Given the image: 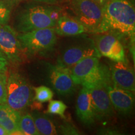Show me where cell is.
<instances>
[{
  "label": "cell",
  "mask_w": 135,
  "mask_h": 135,
  "mask_svg": "<svg viewBox=\"0 0 135 135\" xmlns=\"http://www.w3.org/2000/svg\"><path fill=\"white\" fill-rule=\"evenodd\" d=\"M74 18L86 28L88 33L97 34L100 27L103 7L94 0H70Z\"/></svg>",
  "instance_id": "cell-6"
},
{
  "label": "cell",
  "mask_w": 135,
  "mask_h": 135,
  "mask_svg": "<svg viewBox=\"0 0 135 135\" xmlns=\"http://www.w3.org/2000/svg\"><path fill=\"white\" fill-rule=\"evenodd\" d=\"M21 114L7 103L0 104V126L9 134H23L19 129Z\"/></svg>",
  "instance_id": "cell-16"
},
{
  "label": "cell",
  "mask_w": 135,
  "mask_h": 135,
  "mask_svg": "<svg viewBox=\"0 0 135 135\" xmlns=\"http://www.w3.org/2000/svg\"><path fill=\"white\" fill-rule=\"evenodd\" d=\"M130 1L133 3V4H134V1H135V0H130Z\"/></svg>",
  "instance_id": "cell-30"
},
{
  "label": "cell",
  "mask_w": 135,
  "mask_h": 135,
  "mask_svg": "<svg viewBox=\"0 0 135 135\" xmlns=\"http://www.w3.org/2000/svg\"><path fill=\"white\" fill-rule=\"evenodd\" d=\"M1 1L6 3V4H9V6H12L13 8L15 6H16V5L18 4V3L21 2L22 0H1Z\"/></svg>",
  "instance_id": "cell-27"
},
{
  "label": "cell",
  "mask_w": 135,
  "mask_h": 135,
  "mask_svg": "<svg viewBox=\"0 0 135 135\" xmlns=\"http://www.w3.org/2000/svg\"><path fill=\"white\" fill-rule=\"evenodd\" d=\"M25 53L31 55L46 53L53 50L57 41L56 33L52 28H46L18 34Z\"/></svg>",
  "instance_id": "cell-5"
},
{
  "label": "cell",
  "mask_w": 135,
  "mask_h": 135,
  "mask_svg": "<svg viewBox=\"0 0 135 135\" xmlns=\"http://www.w3.org/2000/svg\"><path fill=\"white\" fill-rule=\"evenodd\" d=\"M31 115L40 134L54 135L58 134V131L53 121L46 114L36 111L32 113Z\"/></svg>",
  "instance_id": "cell-17"
},
{
  "label": "cell",
  "mask_w": 135,
  "mask_h": 135,
  "mask_svg": "<svg viewBox=\"0 0 135 135\" xmlns=\"http://www.w3.org/2000/svg\"><path fill=\"white\" fill-rule=\"evenodd\" d=\"M94 1H96V2L98 3L99 5H101V6H103V7L108 0H94Z\"/></svg>",
  "instance_id": "cell-28"
},
{
  "label": "cell",
  "mask_w": 135,
  "mask_h": 135,
  "mask_svg": "<svg viewBox=\"0 0 135 135\" xmlns=\"http://www.w3.org/2000/svg\"><path fill=\"white\" fill-rule=\"evenodd\" d=\"M54 29L56 35L63 36H77L88 33L86 28L76 18L65 15L59 17Z\"/></svg>",
  "instance_id": "cell-15"
},
{
  "label": "cell",
  "mask_w": 135,
  "mask_h": 135,
  "mask_svg": "<svg viewBox=\"0 0 135 135\" xmlns=\"http://www.w3.org/2000/svg\"><path fill=\"white\" fill-rule=\"evenodd\" d=\"M48 76L51 84L58 94L68 96L75 92L76 84L71 76L70 68L48 64Z\"/></svg>",
  "instance_id": "cell-11"
},
{
  "label": "cell",
  "mask_w": 135,
  "mask_h": 135,
  "mask_svg": "<svg viewBox=\"0 0 135 135\" xmlns=\"http://www.w3.org/2000/svg\"><path fill=\"white\" fill-rule=\"evenodd\" d=\"M76 113L80 121L87 126L91 125L96 119L89 89L83 87L78 94L76 104Z\"/></svg>",
  "instance_id": "cell-14"
},
{
  "label": "cell",
  "mask_w": 135,
  "mask_h": 135,
  "mask_svg": "<svg viewBox=\"0 0 135 135\" xmlns=\"http://www.w3.org/2000/svg\"><path fill=\"white\" fill-rule=\"evenodd\" d=\"M35 92L33 99L39 103H45L50 101L53 97L52 90L45 86H41L33 88Z\"/></svg>",
  "instance_id": "cell-19"
},
{
  "label": "cell",
  "mask_w": 135,
  "mask_h": 135,
  "mask_svg": "<svg viewBox=\"0 0 135 135\" xmlns=\"http://www.w3.org/2000/svg\"><path fill=\"white\" fill-rule=\"evenodd\" d=\"M60 132L63 134H80V131L71 123L65 122L60 127Z\"/></svg>",
  "instance_id": "cell-23"
},
{
  "label": "cell",
  "mask_w": 135,
  "mask_h": 135,
  "mask_svg": "<svg viewBox=\"0 0 135 135\" xmlns=\"http://www.w3.org/2000/svg\"><path fill=\"white\" fill-rule=\"evenodd\" d=\"M9 134L3 128L2 126H0V135H7Z\"/></svg>",
  "instance_id": "cell-29"
},
{
  "label": "cell",
  "mask_w": 135,
  "mask_h": 135,
  "mask_svg": "<svg viewBox=\"0 0 135 135\" xmlns=\"http://www.w3.org/2000/svg\"><path fill=\"white\" fill-rule=\"evenodd\" d=\"M109 65L113 86L134 92V73L128 61H111Z\"/></svg>",
  "instance_id": "cell-12"
},
{
  "label": "cell",
  "mask_w": 135,
  "mask_h": 135,
  "mask_svg": "<svg viewBox=\"0 0 135 135\" xmlns=\"http://www.w3.org/2000/svg\"><path fill=\"white\" fill-rule=\"evenodd\" d=\"M109 32L134 40L135 9L130 0H108L103 6L98 33Z\"/></svg>",
  "instance_id": "cell-1"
},
{
  "label": "cell",
  "mask_w": 135,
  "mask_h": 135,
  "mask_svg": "<svg viewBox=\"0 0 135 135\" xmlns=\"http://www.w3.org/2000/svg\"><path fill=\"white\" fill-rule=\"evenodd\" d=\"M67 108V106L63 101L60 100H51L49 103L47 112L49 114H56V115L61 116L62 118L66 119L65 113Z\"/></svg>",
  "instance_id": "cell-20"
},
{
  "label": "cell",
  "mask_w": 135,
  "mask_h": 135,
  "mask_svg": "<svg viewBox=\"0 0 135 135\" xmlns=\"http://www.w3.org/2000/svg\"><path fill=\"white\" fill-rule=\"evenodd\" d=\"M105 83H99L89 88L91 99L96 119L103 120L114 115V109L107 90Z\"/></svg>",
  "instance_id": "cell-10"
},
{
  "label": "cell",
  "mask_w": 135,
  "mask_h": 135,
  "mask_svg": "<svg viewBox=\"0 0 135 135\" xmlns=\"http://www.w3.org/2000/svg\"><path fill=\"white\" fill-rule=\"evenodd\" d=\"M33 88L28 80L18 72L10 73L7 76L6 103L20 112L33 103Z\"/></svg>",
  "instance_id": "cell-4"
},
{
  "label": "cell",
  "mask_w": 135,
  "mask_h": 135,
  "mask_svg": "<svg viewBox=\"0 0 135 135\" xmlns=\"http://www.w3.org/2000/svg\"><path fill=\"white\" fill-rule=\"evenodd\" d=\"M9 61L6 56L0 51V73H5L8 70Z\"/></svg>",
  "instance_id": "cell-24"
},
{
  "label": "cell",
  "mask_w": 135,
  "mask_h": 135,
  "mask_svg": "<svg viewBox=\"0 0 135 135\" xmlns=\"http://www.w3.org/2000/svg\"><path fill=\"white\" fill-rule=\"evenodd\" d=\"M32 1H36L38 3H43L45 4L49 5H57L60 4V3H63L64 1L66 0H32Z\"/></svg>",
  "instance_id": "cell-26"
},
{
  "label": "cell",
  "mask_w": 135,
  "mask_h": 135,
  "mask_svg": "<svg viewBox=\"0 0 135 135\" xmlns=\"http://www.w3.org/2000/svg\"><path fill=\"white\" fill-rule=\"evenodd\" d=\"M19 129L25 135H40L35 126L31 114L26 113L21 116L19 122Z\"/></svg>",
  "instance_id": "cell-18"
},
{
  "label": "cell",
  "mask_w": 135,
  "mask_h": 135,
  "mask_svg": "<svg viewBox=\"0 0 135 135\" xmlns=\"http://www.w3.org/2000/svg\"><path fill=\"white\" fill-rule=\"evenodd\" d=\"M6 84L7 75L5 73H0V104L6 103Z\"/></svg>",
  "instance_id": "cell-22"
},
{
  "label": "cell",
  "mask_w": 135,
  "mask_h": 135,
  "mask_svg": "<svg viewBox=\"0 0 135 135\" xmlns=\"http://www.w3.org/2000/svg\"><path fill=\"white\" fill-rule=\"evenodd\" d=\"M18 35L16 30L8 24L0 25V51L15 65L23 62L25 54Z\"/></svg>",
  "instance_id": "cell-9"
},
{
  "label": "cell",
  "mask_w": 135,
  "mask_h": 135,
  "mask_svg": "<svg viewBox=\"0 0 135 135\" xmlns=\"http://www.w3.org/2000/svg\"><path fill=\"white\" fill-rule=\"evenodd\" d=\"M71 76L76 85L89 89L99 83L113 86L109 68L101 63L99 58L89 56L83 59L70 68Z\"/></svg>",
  "instance_id": "cell-3"
},
{
  "label": "cell",
  "mask_w": 135,
  "mask_h": 135,
  "mask_svg": "<svg viewBox=\"0 0 135 135\" xmlns=\"http://www.w3.org/2000/svg\"><path fill=\"white\" fill-rule=\"evenodd\" d=\"M89 56L101 58L93 39L86 38L82 41L71 45L65 49L57 60V65L70 68L83 59Z\"/></svg>",
  "instance_id": "cell-8"
},
{
  "label": "cell",
  "mask_w": 135,
  "mask_h": 135,
  "mask_svg": "<svg viewBox=\"0 0 135 135\" xmlns=\"http://www.w3.org/2000/svg\"><path fill=\"white\" fill-rule=\"evenodd\" d=\"M13 7L0 0V25L8 24Z\"/></svg>",
  "instance_id": "cell-21"
},
{
  "label": "cell",
  "mask_w": 135,
  "mask_h": 135,
  "mask_svg": "<svg viewBox=\"0 0 135 135\" xmlns=\"http://www.w3.org/2000/svg\"><path fill=\"white\" fill-rule=\"evenodd\" d=\"M62 9L56 5H33L18 13L15 20V30L20 33L55 27Z\"/></svg>",
  "instance_id": "cell-2"
},
{
  "label": "cell",
  "mask_w": 135,
  "mask_h": 135,
  "mask_svg": "<svg viewBox=\"0 0 135 135\" xmlns=\"http://www.w3.org/2000/svg\"><path fill=\"white\" fill-rule=\"evenodd\" d=\"M107 90L114 111L121 115L130 113L134 107V92L110 85H107Z\"/></svg>",
  "instance_id": "cell-13"
},
{
  "label": "cell",
  "mask_w": 135,
  "mask_h": 135,
  "mask_svg": "<svg viewBox=\"0 0 135 135\" xmlns=\"http://www.w3.org/2000/svg\"><path fill=\"white\" fill-rule=\"evenodd\" d=\"M122 37L113 33H97L93 41L101 56H104L114 61H128L125 50L121 43Z\"/></svg>",
  "instance_id": "cell-7"
},
{
  "label": "cell",
  "mask_w": 135,
  "mask_h": 135,
  "mask_svg": "<svg viewBox=\"0 0 135 135\" xmlns=\"http://www.w3.org/2000/svg\"><path fill=\"white\" fill-rule=\"evenodd\" d=\"M98 134H120L119 131L114 128H104V129H101L98 132Z\"/></svg>",
  "instance_id": "cell-25"
}]
</instances>
